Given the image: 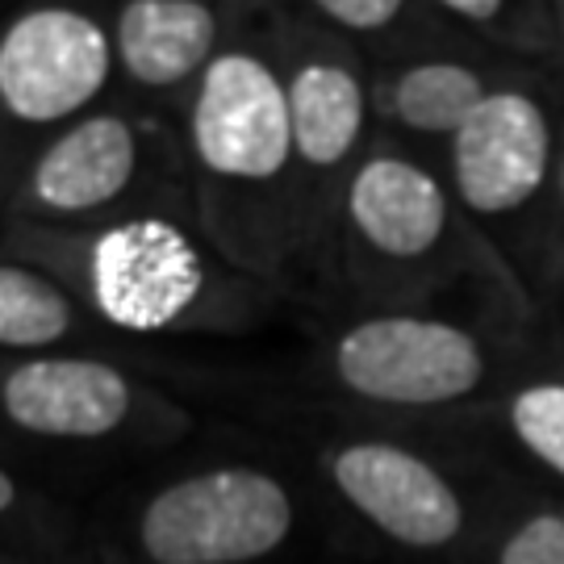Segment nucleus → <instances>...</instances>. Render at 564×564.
<instances>
[{
  "label": "nucleus",
  "instance_id": "7",
  "mask_svg": "<svg viewBox=\"0 0 564 564\" xmlns=\"http://www.w3.org/2000/svg\"><path fill=\"white\" fill-rule=\"evenodd\" d=\"M339 494L405 547H444L460 535L464 506L440 468L398 444H347L330 460Z\"/></svg>",
  "mask_w": 564,
  "mask_h": 564
},
{
  "label": "nucleus",
  "instance_id": "18",
  "mask_svg": "<svg viewBox=\"0 0 564 564\" xmlns=\"http://www.w3.org/2000/svg\"><path fill=\"white\" fill-rule=\"evenodd\" d=\"M498 0H452L447 4V13H460V18L468 21H489V18H498Z\"/></svg>",
  "mask_w": 564,
  "mask_h": 564
},
{
  "label": "nucleus",
  "instance_id": "9",
  "mask_svg": "<svg viewBox=\"0 0 564 564\" xmlns=\"http://www.w3.org/2000/svg\"><path fill=\"white\" fill-rule=\"evenodd\" d=\"M347 214L364 239L384 256L414 260L431 251L447 226V197L419 163L377 155L351 176Z\"/></svg>",
  "mask_w": 564,
  "mask_h": 564
},
{
  "label": "nucleus",
  "instance_id": "10",
  "mask_svg": "<svg viewBox=\"0 0 564 564\" xmlns=\"http://www.w3.org/2000/svg\"><path fill=\"white\" fill-rule=\"evenodd\" d=\"M139 163L134 130L118 113H97L72 126L34 167V202L55 214H88L126 193Z\"/></svg>",
  "mask_w": 564,
  "mask_h": 564
},
{
  "label": "nucleus",
  "instance_id": "6",
  "mask_svg": "<svg viewBox=\"0 0 564 564\" xmlns=\"http://www.w3.org/2000/svg\"><path fill=\"white\" fill-rule=\"evenodd\" d=\"M552 160L547 113L527 93H489L452 134V172L468 209L510 214L540 193Z\"/></svg>",
  "mask_w": 564,
  "mask_h": 564
},
{
  "label": "nucleus",
  "instance_id": "8",
  "mask_svg": "<svg viewBox=\"0 0 564 564\" xmlns=\"http://www.w3.org/2000/svg\"><path fill=\"white\" fill-rule=\"evenodd\" d=\"M0 405L34 435L97 440L126 423L130 381L101 360H30L4 377Z\"/></svg>",
  "mask_w": 564,
  "mask_h": 564
},
{
  "label": "nucleus",
  "instance_id": "15",
  "mask_svg": "<svg viewBox=\"0 0 564 564\" xmlns=\"http://www.w3.org/2000/svg\"><path fill=\"white\" fill-rule=\"evenodd\" d=\"M519 444L564 477V384H531L510 405Z\"/></svg>",
  "mask_w": 564,
  "mask_h": 564
},
{
  "label": "nucleus",
  "instance_id": "12",
  "mask_svg": "<svg viewBox=\"0 0 564 564\" xmlns=\"http://www.w3.org/2000/svg\"><path fill=\"white\" fill-rule=\"evenodd\" d=\"M289 88L293 151L314 167L347 160L364 130V93L356 76L339 63H305Z\"/></svg>",
  "mask_w": 564,
  "mask_h": 564
},
{
  "label": "nucleus",
  "instance_id": "3",
  "mask_svg": "<svg viewBox=\"0 0 564 564\" xmlns=\"http://www.w3.org/2000/svg\"><path fill=\"white\" fill-rule=\"evenodd\" d=\"M197 160L226 181H268L293 155L289 88L256 55H218L205 67L188 118Z\"/></svg>",
  "mask_w": 564,
  "mask_h": 564
},
{
  "label": "nucleus",
  "instance_id": "11",
  "mask_svg": "<svg viewBox=\"0 0 564 564\" xmlns=\"http://www.w3.org/2000/svg\"><path fill=\"white\" fill-rule=\"evenodd\" d=\"M218 18L197 0H134L118 13V59L147 88H167L205 67Z\"/></svg>",
  "mask_w": 564,
  "mask_h": 564
},
{
  "label": "nucleus",
  "instance_id": "5",
  "mask_svg": "<svg viewBox=\"0 0 564 564\" xmlns=\"http://www.w3.org/2000/svg\"><path fill=\"white\" fill-rule=\"evenodd\" d=\"M202 256L181 226L134 218L105 230L88 256L97 310L126 330H163L202 293Z\"/></svg>",
  "mask_w": 564,
  "mask_h": 564
},
{
  "label": "nucleus",
  "instance_id": "13",
  "mask_svg": "<svg viewBox=\"0 0 564 564\" xmlns=\"http://www.w3.org/2000/svg\"><path fill=\"white\" fill-rule=\"evenodd\" d=\"M485 97L481 76L460 63H419L393 80V113L423 134H456Z\"/></svg>",
  "mask_w": 564,
  "mask_h": 564
},
{
  "label": "nucleus",
  "instance_id": "2",
  "mask_svg": "<svg viewBox=\"0 0 564 564\" xmlns=\"http://www.w3.org/2000/svg\"><path fill=\"white\" fill-rule=\"evenodd\" d=\"M335 372L368 402L444 405L481 384L485 356L460 326L389 314L343 335L335 347Z\"/></svg>",
  "mask_w": 564,
  "mask_h": 564
},
{
  "label": "nucleus",
  "instance_id": "20",
  "mask_svg": "<svg viewBox=\"0 0 564 564\" xmlns=\"http://www.w3.org/2000/svg\"><path fill=\"white\" fill-rule=\"evenodd\" d=\"M561 193H564V172H561Z\"/></svg>",
  "mask_w": 564,
  "mask_h": 564
},
{
  "label": "nucleus",
  "instance_id": "19",
  "mask_svg": "<svg viewBox=\"0 0 564 564\" xmlns=\"http://www.w3.org/2000/svg\"><path fill=\"white\" fill-rule=\"evenodd\" d=\"M13 502H18V485H13V477L0 468V514H4Z\"/></svg>",
  "mask_w": 564,
  "mask_h": 564
},
{
  "label": "nucleus",
  "instance_id": "16",
  "mask_svg": "<svg viewBox=\"0 0 564 564\" xmlns=\"http://www.w3.org/2000/svg\"><path fill=\"white\" fill-rule=\"evenodd\" d=\"M498 564H564V514H531L510 531Z\"/></svg>",
  "mask_w": 564,
  "mask_h": 564
},
{
  "label": "nucleus",
  "instance_id": "17",
  "mask_svg": "<svg viewBox=\"0 0 564 564\" xmlns=\"http://www.w3.org/2000/svg\"><path fill=\"white\" fill-rule=\"evenodd\" d=\"M318 9H323L335 25H343V30H360V34H368V30H384L389 21L402 13L398 0H326V4H318Z\"/></svg>",
  "mask_w": 564,
  "mask_h": 564
},
{
  "label": "nucleus",
  "instance_id": "14",
  "mask_svg": "<svg viewBox=\"0 0 564 564\" xmlns=\"http://www.w3.org/2000/svg\"><path fill=\"white\" fill-rule=\"evenodd\" d=\"M76 310L55 281L30 268H0V347H46L72 330Z\"/></svg>",
  "mask_w": 564,
  "mask_h": 564
},
{
  "label": "nucleus",
  "instance_id": "1",
  "mask_svg": "<svg viewBox=\"0 0 564 564\" xmlns=\"http://www.w3.org/2000/svg\"><path fill=\"white\" fill-rule=\"evenodd\" d=\"M293 502L256 468H214L167 485L142 510L139 540L155 564H247L289 540Z\"/></svg>",
  "mask_w": 564,
  "mask_h": 564
},
{
  "label": "nucleus",
  "instance_id": "4",
  "mask_svg": "<svg viewBox=\"0 0 564 564\" xmlns=\"http://www.w3.org/2000/svg\"><path fill=\"white\" fill-rule=\"evenodd\" d=\"M113 46L76 9H30L0 39V101L30 126L80 113L109 80Z\"/></svg>",
  "mask_w": 564,
  "mask_h": 564
}]
</instances>
